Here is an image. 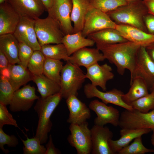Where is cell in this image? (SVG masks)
Masks as SVG:
<instances>
[{
  "label": "cell",
  "mask_w": 154,
  "mask_h": 154,
  "mask_svg": "<svg viewBox=\"0 0 154 154\" xmlns=\"http://www.w3.org/2000/svg\"><path fill=\"white\" fill-rule=\"evenodd\" d=\"M130 83L134 78L143 79L150 90L154 85V62L150 57L146 47L141 46L136 58Z\"/></svg>",
  "instance_id": "cell-8"
},
{
  "label": "cell",
  "mask_w": 154,
  "mask_h": 154,
  "mask_svg": "<svg viewBox=\"0 0 154 154\" xmlns=\"http://www.w3.org/2000/svg\"><path fill=\"white\" fill-rule=\"evenodd\" d=\"M39 98L36 94L34 86L25 85L14 92L9 105V109L13 112L28 111L35 101Z\"/></svg>",
  "instance_id": "cell-14"
},
{
  "label": "cell",
  "mask_w": 154,
  "mask_h": 154,
  "mask_svg": "<svg viewBox=\"0 0 154 154\" xmlns=\"http://www.w3.org/2000/svg\"><path fill=\"white\" fill-rule=\"evenodd\" d=\"M34 50L30 46L23 42H19V59L20 65L27 68L29 60Z\"/></svg>",
  "instance_id": "cell-38"
},
{
  "label": "cell",
  "mask_w": 154,
  "mask_h": 154,
  "mask_svg": "<svg viewBox=\"0 0 154 154\" xmlns=\"http://www.w3.org/2000/svg\"><path fill=\"white\" fill-rule=\"evenodd\" d=\"M148 13L143 1L127 3L107 13L117 25H124L135 27L147 32L144 17Z\"/></svg>",
  "instance_id": "cell-2"
},
{
  "label": "cell",
  "mask_w": 154,
  "mask_h": 154,
  "mask_svg": "<svg viewBox=\"0 0 154 154\" xmlns=\"http://www.w3.org/2000/svg\"><path fill=\"white\" fill-rule=\"evenodd\" d=\"M87 37L96 44H114L128 41L116 29L108 28L94 32Z\"/></svg>",
  "instance_id": "cell-26"
},
{
  "label": "cell",
  "mask_w": 154,
  "mask_h": 154,
  "mask_svg": "<svg viewBox=\"0 0 154 154\" xmlns=\"http://www.w3.org/2000/svg\"><path fill=\"white\" fill-rule=\"evenodd\" d=\"M32 81L36 84L42 98H46L60 92V85L43 74L33 75Z\"/></svg>",
  "instance_id": "cell-28"
},
{
  "label": "cell",
  "mask_w": 154,
  "mask_h": 154,
  "mask_svg": "<svg viewBox=\"0 0 154 154\" xmlns=\"http://www.w3.org/2000/svg\"><path fill=\"white\" fill-rule=\"evenodd\" d=\"M88 123L85 121L80 124H70V134L67 137L70 144L76 149L78 154L91 153L92 145L91 133Z\"/></svg>",
  "instance_id": "cell-7"
},
{
  "label": "cell",
  "mask_w": 154,
  "mask_h": 154,
  "mask_svg": "<svg viewBox=\"0 0 154 154\" xmlns=\"http://www.w3.org/2000/svg\"><path fill=\"white\" fill-rule=\"evenodd\" d=\"M10 72L8 80L15 91L29 81L32 80L33 75L27 68L20 64H10L8 67Z\"/></svg>",
  "instance_id": "cell-27"
},
{
  "label": "cell",
  "mask_w": 154,
  "mask_h": 154,
  "mask_svg": "<svg viewBox=\"0 0 154 154\" xmlns=\"http://www.w3.org/2000/svg\"><path fill=\"white\" fill-rule=\"evenodd\" d=\"M23 144L24 154H45L46 148L41 143L39 139L35 137L24 140L21 138Z\"/></svg>",
  "instance_id": "cell-34"
},
{
  "label": "cell",
  "mask_w": 154,
  "mask_h": 154,
  "mask_svg": "<svg viewBox=\"0 0 154 154\" xmlns=\"http://www.w3.org/2000/svg\"><path fill=\"white\" fill-rule=\"evenodd\" d=\"M62 43L66 47L69 56L78 50L85 47L93 46L95 43L93 40L84 37L82 31L65 35Z\"/></svg>",
  "instance_id": "cell-25"
},
{
  "label": "cell",
  "mask_w": 154,
  "mask_h": 154,
  "mask_svg": "<svg viewBox=\"0 0 154 154\" xmlns=\"http://www.w3.org/2000/svg\"><path fill=\"white\" fill-rule=\"evenodd\" d=\"M152 133L151 137V142L152 145L154 147V129L152 130Z\"/></svg>",
  "instance_id": "cell-48"
},
{
  "label": "cell",
  "mask_w": 154,
  "mask_h": 154,
  "mask_svg": "<svg viewBox=\"0 0 154 154\" xmlns=\"http://www.w3.org/2000/svg\"><path fill=\"white\" fill-rule=\"evenodd\" d=\"M129 105L133 109L143 113L154 110V91L132 102Z\"/></svg>",
  "instance_id": "cell-36"
},
{
  "label": "cell",
  "mask_w": 154,
  "mask_h": 154,
  "mask_svg": "<svg viewBox=\"0 0 154 154\" xmlns=\"http://www.w3.org/2000/svg\"><path fill=\"white\" fill-rule=\"evenodd\" d=\"M63 64L60 60L45 58L43 74L60 85V73L64 66Z\"/></svg>",
  "instance_id": "cell-30"
},
{
  "label": "cell",
  "mask_w": 154,
  "mask_h": 154,
  "mask_svg": "<svg viewBox=\"0 0 154 154\" xmlns=\"http://www.w3.org/2000/svg\"><path fill=\"white\" fill-rule=\"evenodd\" d=\"M125 0L127 3H128L134 2L138 1L141 0Z\"/></svg>",
  "instance_id": "cell-49"
},
{
  "label": "cell",
  "mask_w": 154,
  "mask_h": 154,
  "mask_svg": "<svg viewBox=\"0 0 154 154\" xmlns=\"http://www.w3.org/2000/svg\"><path fill=\"white\" fill-rule=\"evenodd\" d=\"M146 49L150 57L154 62V43L147 46Z\"/></svg>",
  "instance_id": "cell-45"
},
{
  "label": "cell",
  "mask_w": 154,
  "mask_h": 154,
  "mask_svg": "<svg viewBox=\"0 0 154 154\" xmlns=\"http://www.w3.org/2000/svg\"><path fill=\"white\" fill-rule=\"evenodd\" d=\"M35 19L27 17H21L13 34L19 42H23L34 50H40L35 29Z\"/></svg>",
  "instance_id": "cell-12"
},
{
  "label": "cell",
  "mask_w": 154,
  "mask_h": 154,
  "mask_svg": "<svg viewBox=\"0 0 154 154\" xmlns=\"http://www.w3.org/2000/svg\"><path fill=\"white\" fill-rule=\"evenodd\" d=\"M40 50L45 58L60 60H63L66 62L69 58L66 48L62 43L55 45L44 44L41 46Z\"/></svg>",
  "instance_id": "cell-31"
},
{
  "label": "cell",
  "mask_w": 154,
  "mask_h": 154,
  "mask_svg": "<svg viewBox=\"0 0 154 154\" xmlns=\"http://www.w3.org/2000/svg\"><path fill=\"white\" fill-rule=\"evenodd\" d=\"M5 125L18 127L16 121L8 111L6 106L0 103V128Z\"/></svg>",
  "instance_id": "cell-40"
},
{
  "label": "cell",
  "mask_w": 154,
  "mask_h": 154,
  "mask_svg": "<svg viewBox=\"0 0 154 154\" xmlns=\"http://www.w3.org/2000/svg\"><path fill=\"white\" fill-rule=\"evenodd\" d=\"M21 16L8 2L0 4V35L13 34Z\"/></svg>",
  "instance_id": "cell-17"
},
{
  "label": "cell",
  "mask_w": 154,
  "mask_h": 154,
  "mask_svg": "<svg viewBox=\"0 0 154 154\" xmlns=\"http://www.w3.org/2000/svg\"><path fill=\"white\" fill-rule=\"evenodd\" d=\"M91 6L107 13L126 4L124 0H89Z\"/></svg>",
  "instance_id": "cell-32"
},
{
  "label": "cell",
  "mask_w": 154,
  "mask_h": 154,
  "mask_svg": "<svg viewBox=\"0 0 154 154\" xmlns=\"http://www.w3.org/2000/svg\"><path fill=\"white\" fill-rule=\"evenodd\" d=\"M47 11L51 6L53 0H40Z\"/></svg>",
  "instance_id": "cell-47"
},
{
  "label": "cell",
  "mask_w": 154,
  "mask_h": 154,
  "mask_svg": "<svg viewBox=\"0 0 154 154\" xmlns=\"http://www.w3.org/2000/svg\"><path fill=\"white\" fill-rule=\"evenodd\" d=\"M35 29L41 46L46 44L62 43L65 35L58 24L48 15L46 18L35 19Z\"/></svg>",
  "instance_id": "cell-5"
},
{
  "label": "cell",
  "mask_w": 154,
  "mask_h": 154,
  "mask_svg": "<svg viewBox=\"0 0 154 154\" xmlns=\"http://www.w3.org/2000/svg\"><path fill=\"white\" fill-rule=\"evenodd\" d=\"M45 58L40 50H35L29 62L28 70L33 75L43 74Z\"/></svg>",
  "instance_id": "cell-33"
},
{
  "label": "cell",
  "mask_w": 154,
  "mask_h": 154,
  "mask_svg": "<svg viewBox=\"0 0 154 154\" xmlns=\"http://www.w3.org/2000/svg\"><path fill=\"white\" fill-rule=\"evenodd\" d=\"M89 107L97 115L94 120L95 125L104 126L110 124L115 127L119 125L120 114L117 109L112 106H108L97 99L92 101Z\"/></svg>",
  "instance_id": "cell-11"
},
{
  "label": "cell",
  "mask_w": 154,
  "mask_h": 154,
  "mask_svg": "<svg viewBox=\"0 0 154 154\" xmlns=\"http://www.w3.org/2000/svg\"><path fill=\"white\" fill-rule=\"evenodd\" d=\"M116 25L107 13L91 6L85 18L82 34L86 37L92 33L103 29H116Z\"/></svg>",
  "instance_id": "cell-10"
},
{
  "label": "cell",
  "mask_w": 154,
  "mask_h": 154,
  "mask_svg": "<svg viewBox=\"0 0 154 154\" xmlns=\"http://www.w3.org/2000/svg\"><path fill=\"white\" fill-rule=\"evenodd\" d=\"M86 69V78L91 81L93 85L99 86L106 91L107 82L114 77L112 67L107 63L100 65L97 62Z\"/></svg>",
  "instance_id": "cell-16"
},
{
  "label": "cell",
  "mask_w": 154,
  "mask_h": 154,
  "mask_svg": "<svg viewBox=\"0 0 154 154\" xmlns=\"http://www.w3.org/2000/svg\"><path fill=\"white\" fill-rule=\"evenodd\" d=\"M96 45L105 59L116 66L119 74L123 75L126 69L129 71L130 75L132 74L140 46L129 41L112 44Z\"/></svg>",
  "instance_id": "cell-1"
},
{
  "label": "cell",
  "mask_w": 154,
  "mask_h": 154,
  "mask_svg": "<svg viewBox=\"0 0 154 154\" xmlns=\"http://www.w3.org/2000/svg\"><path fill=\"white\" fill-rule=\"evenodd\" d=\"M151 131V129H121L120 131V138L116 140L112 139L109 140V147L114 154L117 153L122 148L128 145L135 138L147 134Z\"/></svg>",
  "instance_id": "cell-22"
},
{
  "label": "cell",
  "mask_w": 154,
  "mask_h": 154,
  "mask_svg": "<svg viewBox=\"0 0 154 154\" xmlns=\"http://www.w3.org/2000/svg\"><path fill=\"white\" fill-rule=\"evenodd\" d=\"M147 9L148 13L154 15V0H143Z\"/></svg>",
  "instance_id": "cell-44"
},
{
  "label": "cell",
  "mask_w": 154,
  "mask_h": 154,
  "mask_svg": "<svg viewBox=\"0 0 154 154\" xmlns=\"http://www.w3.org/2000/svg\"><path fill=\"white\" fill-rule=\"evenodd\" d=\"M8 2L21 17L36 19L46 10L40 0H8Z\"/></svg>",
  "instance_id": "cell-20"
},
{
  "label": "cell",
  "mask_w": 154,
  "mask_h": 154,
  "mask_svg": "<svg viewBox=\"0 0 154 154\" xmlns=\"http://www.w3.org/2000/svg\"><path fill=\"white\" fill-rule=\"evenodd\" d=\"M60 86L62 98L66 99L72 95L77 96L78 91L86 78L80 67L67 61L63 66L61 74Z\"/></svg>",
  "instance_id": "cell-4"
},
{
  "label": "cell",
  "mask_w": 154,
  "mask_h": 154,
  "mask_svg": "<svg viewBox=\"0 0 154 154\" xmlns=\"http://www.w3.org/2000/svg\"><path fill=\"white\" fill-rule=\"evenodd\" d=\"M149 90L151 92L152 91H154V85Z\"/></svg>",
  "instance_id": "cell-51"
},
{
  "label": "cell",
  "mask_w": 154,
  "mask_h": 154,
  "mask_svg": "<svg viewBox=\"0 0 154 154\" xmlns=\"http://www.w3.org/2000/svg\"><path fill=\"white\" fill-rule=\"evenodd\" d=\"M119 126L121 129H154V110L147 113L125 109L120 114Z\"/></svg>",
  "instance_id": "cell-6"
},
{
  "label": "cell",
  "mask_w": 154,
  "mask_h": 154,
  "mask_svg": "<svg viewBox=\"0 0 154 154\" xmlns=\"http://www.w3.org/2000/svg\"><path fill=\"white\" fill-rule=\"evenodd\" d=\"M0 50L7 57L10 64H20L18 57L19 42L13 34L0 35Z\"/></svg>",
  "instance_id": "cell-24"
},
{
  "label": "cell",
  "mask_w": 154,
  "mask_h": 154,
  "mask_svg": "<svg viewBox=\"0 0 154 154\" xmlns=\"http://www.w3.org/2000/svg\"><path fill=\"white\" fill-rule=\"evenodd\" d=\"M84 93L87 98L97 97L102 100V102L107 104H113L125 109L131 110L132 107L125 103L122 99L124 94L122 91L116 88L105 92L99 90L96 86L91 83H88L84 86Z\"/></svg>",
  "instance_id": "cell-13"
},
{
  "label": "cell",
  "mask_w": 154,
  "mask_h": 154,
  "mask_svg": "<svg viewBox=\"0 0 154 154\" xmlns=\"http://www.w3.org/2000/svg\"><path fill=\"white\" fill-rule=\"evenodd\" d=\"M130 85L128 92L124 94L122 97L124 102L128 105L149 94L147 85L141 78H134Z\"/></svg>",
  "instance_id": "cell-29"
},
{
  "label": "cell",
  "mask_w": 154,
  "mask_h": 154,
  "mask_svg": "<svg viewBox=\"0 0 154 154\" xmlns=\"http://www.w3.org/2000/svg\"><path fill=\"white\" fill-rule=\"evenodd\" d=\"M154 152V149L146 147L143 144L141 136L135 138L130 145L124 147L119 151L118 154H144Z\"/></svg>",
  "instance_id": "cell-35"
},
{
  "label": "cell",
  "mask_w": 154,
  "mask_h": 154,
  "mask_svg": "<svg viewBox=\"0 0 154 154\" xmlns=\"http://www.w3.org/2000/svg\"><path fill=\"white\" fill-rule=\"evenodd\" d=\"M100 52L97 48L85 47L70 56L67 61L78 66H83L86 68L96 62L103 61L105 59Z\"/></svg>",
  "instance_id": "cell-21"
},
{
  "label": "cell",
  "mask_w": 154,
  "mask_h": 154,
  "mask_svg": "<svg viewBox=\"0 0 154 154\" xmlns=\"http://www.w3.org/2000/svg\"><path fill=\"white\" fill-rule=\"evenodd\" d=\"M144 20L147 32L154 35V15L148 13L145 16Z\"/></svg>",
  "instance_id": "cell-41"
},
{
  "label": "cell",
  "mask_w": 154,
  "mask_h": 154,
  "mask_svg": "<svg viewBox=\"0 0 154 154\" xmlns=\"http://www.w3.org/2000/svg\"><path fill=\"white\" fill-rule=\"evenodd\" d=\"M77 96L72 95L66 99V102L69 112L67 122L70 124L81 123L86 121L91 116L90 109Z\"/></svg>",
  "instance_id": "cell-18"
},
{
  "label": "cell",
  "mask_w": 154,
  "mask_h": 154,
  "mask_svg": "<svg viewBox=\"0 0 154 154\" xmlns=\"http://www.w3.org/2000/svg\"><path fill=\"white\" fill-rule=\"evenodd\" d=\"M46 151L45 154H59L61 152L58 149L55 147L53 142L52 135L49 136V140L46 144Z\"/></svg>",
  "instance_id": "cell-42"
},
{
  "label": "cell",
  "mask_w": 154,
  "mask_h": 154,
  "mask_svg": "<svg viewBox=\"0 0 154 154\" xmlns=\"http://www.w3.org/2000/svg\"><path fill=\"white\" fill-rule=\"evenodd\" d=\"M9 63L6 56L0 50V70L7 68Z\"/></svg>",
  "instance_id": "cell-43"
},
{
  "label": "cell",
  "mask_w": 154,
  "mask_h": 154,
  "mask_svg": "<svg viewBox=\"0 0 154 154\" xmlns=\"http://www.w3.org/2000/svg\"><path fill=\"white\" fill-rule=\"evenodd\" d=\"M15 91L8 79L0 76V103L9 105Z\"/></svg>",
  "instance_id": "cell-37"
},
{
  "label": "cell",
  "mask_w": 154,
  "mask_h": 154,
  "mask_svg": "<svg viewBox=\"0 0 154 154\" xmlns=\"http://www.w3.org/2000/svg\"><path fill=\"white\" fill-rule=\"evenodd\" d=\"M0 75L9 79L10 76V72L8 67L0 70Z\"/></svg>",
  "instance_id": "cell-46"
},
{
  "label": "cell",
  "mask_w": 154,
  "mask_h": 154,
  "mask_svg": "<svg viewBox=\"0 0 154 154\" xmlns=\"http://www.w3.org/2000/svg\"><path fill=\"white\" fill-rule=\"evenodd\" d=\"M70 19L73 23V33L82 31L86 15L91 6L89 0H72Z\"/></svg>",
  "instance_id": "cell-23"
},
{
  "label": "cell",
  "mask_w": 154,
  "mask_h": 154,
  "mask_svg": "<svg viewBox=\"0 0 154 154\" xmlns=\"http://www.w3.org/2000/svg\"><path fill=\"white\" fill-rule=\"evenodd\" d=\"M18 144V140L16 136L7 135L4 131L2 128H0V148L3 153L7 154L10 152L8 149H5V145H7L9 147H15Z\"/></svg>",
  "instance_id": "cell-39"
},
{
  "label": "cell",
  "mask_w": 154,
  "mask_h": 154,
  "mask_svg": "<svg viewBox=\"0 0 154 154\" xmlns=\"http://www.w3.org/2000/svg\"><path fill=\"white\" fill-rule=\"evenodd\" d=\"M92 145V154H114L110 148L108 141L113 133L107 126L94 125L90 129Z\"/></svg>",
  "instance_id": "cell-15"
},
{
  "label": "cell",
  "mask_w": 154,
  "mask_h": 154,
  "mask_svg": "<svg viewBox=\"0 0 154 154\" xmlns=\"http://www.w3.org/2000/svg\"><path fill=\"white\" fill-rule=\"evenodd\" d=\"M72 7V0H53L47 11L48 15L58 24L65 35L73 33L70 19Z\"/></svg>",
  "instance_id": "cell-9"
},
{
  "label": "cell",
  "mask_w": 154,
  "mask_h": 154,
  "mask_svg": "<svg viewBox=\"0 0 154 154\" xmlns=\"http://www.w3.org/2000/svg\"><path fill=\"white\" fill-rule=\"evenodd\" d=\"M62 98L59 92L45 98H39L34 107L38 118L35 137L39 139L42 144L48 139V133L52 126L50 117Z\"/></svg>",
  "instance_id": "cell-3"
},
{
  "label": "cell",
  "mask_w": 154,
  "mask_h": 154,
  "mask_svg": "<svg viewBox=\"0 0 154 154\" xmlns=\"http://www.w3.org/2000/svg\"><path fill=\"white\" fill-rule=\"evenodd\" d=\"M116 29L127 40L141 46L146 47L154 43V35L138 28L127 25L117 24Z\"/></svg>",
  "instance_id": "cell-19"
},
{
  "label": "cell",
  "mask_w": 154,
  "mask_h": 154,
  "mask_svg": "<svg viewBox=\"0 0 154 154\" xmlns=\"http://www.w3.org/2000/svg\"><path fill=\"white\" fill-rule=\"evenodd\" d=\"M8 0H0V4L3 3L8 2Z\"/></svg>",
  "instance_id": "cell-50"
}]
</instances>
